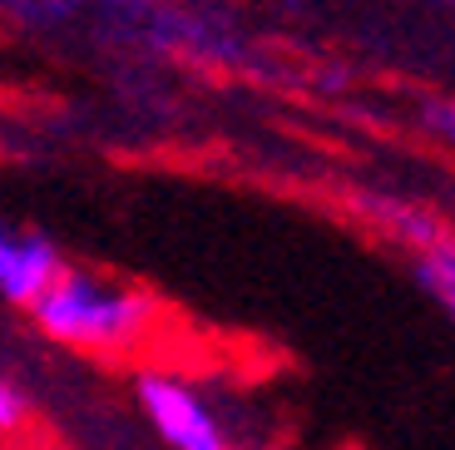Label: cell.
<instances>
[{
    "label": "cell",
    "instance_id": "6",
    "mask_svg": "<svg viewBox=\"0 0 455 450\" xmlns=\"http://www.w3.org/2000/svg\"><path fill=\"white\" fill-rule=\"evenodd\" d=\"M25 411H30V401H25V396L15 391L11 382H0V436L20 430V426H25Z\"/></svg>",
    "mask_w": 455,
    "mask_h": 450
},
{
    "label": "cell",
    "instance_id": "7",
    "mask_svg": "<svg viewBox=\"0 0 455 450\" xmlns=\"http://www.w3.org/2000/svg\"><path fill=\"white\" fill-rule=\"evenodd\" d=\"M451 5H455V0H451Z\"/></svg>",
    "mask_w": 455,
    "mask_h": 450
},
{
    "label": "cell",
    "instance_id": "3",
    "mask_svg": "<svg viewBox=\"0 0 455 450\" xmlns=\"http://www.w3.org/2000/svg\"><path fill=\"white\" fill-rule=\"evenodd\" d=\"M65 272V258L50 237L15 233L0 223V297L15 307H35L50 293V282Z\"/></svg>",
    "mask_w": 455,
    "mask_h": 450
},
{
    "label": "cell",
    "instance_id": "5",
    "mask_svg": "<svg viewBox=\"0 0 455 450\" xmlns=\"http://www.w3.org/2000/svg\"><path fill=\"white\" fill-rule=\"evenodd\" d=\"M416 277H421L426 293L455 317V237H445L441 248H431V253L416 258Z\"/></svg>",
    "mask_w": 455,
    "mask_h": 450
},
{
    "label": "cell",
    "instance_id": "1",
    "mask_svg": "<svg viewBox=\"0 0 455 450\" xmlns=\"http://www.w3.org/2000/svg\"><path fill=\"white\" fill-rule=\"evenodd\" d=\"M30 317L60 347L124 357V351L144 347L148 332L159 326V302L134 282L100 277L90 268H65L50 282V293L30 307Z\"/></svg>",
    "mask_w": 455,
    "mask_h": 450
},
{
    "label": "cell",
    "instance_id": "4",
    "mask_svg": "<svg viewBox=\"0 0 455 450\" xmlns=\"http://www.w3.org/2000/svg\"><path fill=\"white\" fill-rule=\"evenodd\" d=\"M362 208L371 218H381V223L391 228V233L401 237V243H416L421 253H431V248H441L445 237V228H441V218H431L426 208H416V203H391V198H362Z\"/></svg>",
    "mask_w": 455,
    "mask_h": 450
},
{
    "label": "cell",
    "instance_id": "2",
    "mask_svg": "<svg viewBox=\"0 0 455 450\" xmlns=\"http://www.w3.org/2000/svg\"><path fill=\"white\" fill-rule=\"evenodd\" d=\"M134 401L169 450H233L223 421L213 416V406H208L188 382H179V376L139 372L134 376Z\"/></svg>",
    "mask_w": 455,
    "mask_h": 450
}]
</instances>
